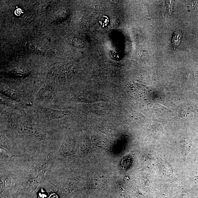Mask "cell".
Listing matches in <instances>:
<instances>
[{"label": "cell", "mask_w": 198, "mask_h": 198, "mask_svg": "<svg viewBox=\"0 0 198 198\" xmlns=\"http://www.w3.org/2000/svg\"><path fill=\"white\" fill-rule=\"evenodd\" d=\"M106 176L104 173L99 171L94 173L92 177L91 182L93 186L99 187L105 183Z\"/></svg>", "instance_id": "cell-4"}, {"label": "cell", "mask_w": 198, "mask_h": 198, "mask_svg": "<svg viewBox=\"0 0 198 198\" xmlns=\"http://www.w3.org/2000/svg\"><path fill=\"white\" fill-rule=\"evenodd\" d=\"M56 93L55 88L51 86L47 85L43 87L38 93V97L41 99H49L55 95Z\"/></svg>", "instance_id": "cell-3"}, {"label": "cell", "mask_w": 198, "mask_h": 198, "mask_svg": "<svg viewBox=\"0 0 198 198\" xmlns=\"http://www.w3.org/2000/svg\"><path fill=\"white\" fill-rule=\"evenodd\" d=\"M10 128L17 135L24 137L35 138L41 141L43 140L45 135L41 129L35 128L28 121L24 120L22 116L10 114L9 117Z\"/></svg>", "instance_id": "cell-1"}, {"label": "cell", "mask_w": 198, "mask_h": 198, "mask_svg": "<svg viewBox=\"0 0 198 198\" xmlns=\"http://www.w3.org/2000/svg\"><path fill=\"white\" fill-rule=\"evenodd\" d=\"M2 92L4 93V94L10 97V99L16 101H20L22 98V95L20 93L9 89H2Z\"/></svg>", "instance_id": "cell-5"}, {"label": "cell", "mask_w": 198, "mask_h": 198, "mask_svg": "<svg viewBox=\"0 0 198 198\" xmlns=\"http://www.w3.org/2000/svg\"><path fill=\"white\" fill-rule=\"evenodd\" d=\"M68 40L70 43L75 46L82 47L85 45L84 42L81 39L76 37H70Z\"/></svg>", "instance_id": "cell-7"}, {"label": "cell", "mask_w": 198, "mask_h": 198, "mask_svg": "<svg viewBox=\"0 0 198 198\" xmlns=\"http://www.w3.org/2000/svg\"><path fill=\"white\" fill-rule=\"evenodd\" d=\"M39 110L43 116L51 120L58 119L61 118L65 113L64 111L61 110L43 107L40 108Z\"/></svg>", "instance_id": "cell-2"}, {"label": "cell", "mask_w": 198, "mask_h": 198, "mask_svg": "<svg viewBox=\"0 0 198 198\" xmlns=\"http://www.w3.org/2000/svg\"><path fill=\"white\" fill-rule=\"evenodd\" d=\"M182 37V34L181 31H177L175 32L172 39V47L174 49H176L180 45Z\"/></svg>", "instance_id": "cell-6"}]
</instances>
